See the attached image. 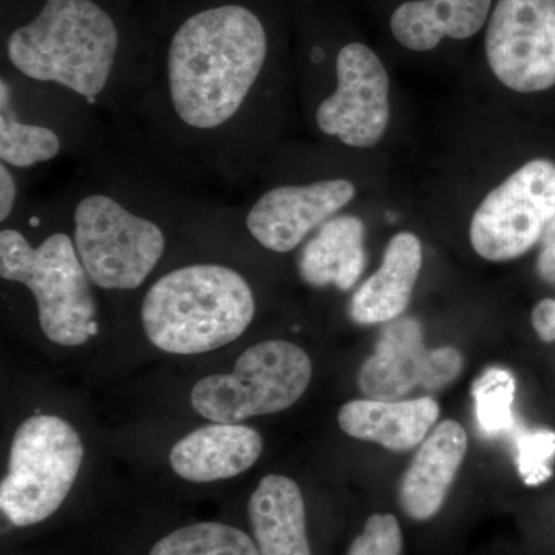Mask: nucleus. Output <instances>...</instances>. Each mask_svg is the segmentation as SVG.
Here are the masks:
<instances>
[{
    "instance_id": "nucleus-1",
    "label": "nucleus",
    "mask_w": 555,
    "mask_h": 555,
    "mask_svg": "<svg viewBox=\"0 0 555 555\" xmlns=\"http://www.w3.org/2000/svg\"><path fill=\"white\" fill-rule=\"evenodd\" d=\"M147 65L124 115L137 150L178 179L243 184L257 167L273 64L261 0H144Z\"/></svg>"
},
{
    "instance_id": "nucleus-2",
    "label": "nucleus",
    "mask_w": 555,
    "mask_h": 555,
    "mask_svg": "<svg viewBox=\"0 0 555 555\" xmlns=\"http://www.w3.org/2000/svg\"><path fill=\"white\" fill-rule=\"evenodd\" d=\"M2 69L124 115L147 65V39L127 0H0Z\"/></svg>"
},
{
    "instance_id": "nucleus-3",
    "label": "nucleus",
    "mask_w": 555,
    "mask_h": 555,
    "mask_svg": "<svg viewBox=\"0 0 555 555\" xmlns=\"http://www.w3.org/2000/svg\"><path fill=\"white\" fill-rule=\"evenodd\" d=\"M96 169L60 201L76 250L94 286L131 292L147 283L169 246V218L203 206L179 179L134 152L115 164L107 150Z\"/></svg>"
},
{
    "instance_id": "nucleus-4",
    "label": "nucleus",
    "mask_w": 555,
    "mask_h": 555,
    "mask_svg": "<svg viewBox=\"0 0 555 555\" xmlns=\"http://www.w3.org/2000/svg\"><path fill=\"white\" fill-rule=\"evenodd\" d=\"M257 297L241 270L195 261L163 273L141 302L149 341L175 356H198L236 341L254 323Z\"/></svg>"
},
{
    "instance_id": "nucleus-5",
    "label": "nucleus",
    "mask_w": 555,
    "mask_h": 555,
    "mask_svg": "<svg viewBox=\"0 0 555 555\" xmlns=\"http://www.w3.org/2000/svg\"><path fill=\"white\" fill-rule=\"evenodd\" d=\"M0 278L27 287L40 328L54 345L80 346L98 331L94 284L69 229H54L38 244L20 225L0 230Z\"/></svg>"
},
{
    "instance_id": "nucleus-6",
    "label": "nucleus",
    "mask_w": 555,
    "mask_h": 555,
    "mask_svg": "<svg viewBox=\"0 0 555 555\" xmlns=\"http://www.w3.org/2000/svg\"><path fill=\"white\" fill-rule=\"evenodd\" d=\"M98 112L75 94L0 73V163L21 173L105 150Z\"/></svg>"
},
{
    "instance_id": "nucleus-7",
    "label": "nucleus",
    "mask_w": 555,
    "mask_h": 555,
    "mask_svg": "<svg viewBox=\"0 0 555 555\" xmlns=\"http://www.w3.org/2000/svg\"><path fill=\"white\" fill-rule=\"evenodd\" d=\"M83 460L78 430L61 416L25 420L10 449L0 507L11 524L27 528L53 516L65 502Z\"/></svg>"
},
{
    "instance_id": "nucleus-8",
    "label": "nucleus",
    "mask_w": 555,
    "mask_h": 555,
    "mask_svg": "<svg viewBox=\"0 0 555 555\" xmlns=\"http://www.w3.org/2000/svg\"><path fill=\"white\" fill-rule=\"evenodd\" d=\"M310 379L312 361L301 347L269 339L248 347L230 374L199 379L190 401L211 423H241L294 406Z\"/></svg>"
},
{
    "instance_id": "nucleus-9",
    "label": "nucleus",
    "mask_w": 555,
    "mask_h": 555,
    "mask_svg": "<svg viewBox=\"0 0 555 555\" xmlns=\"http://www.w3.org/2000/svg\"><path fill=\"white\" fill-rule=\"evenodd\" d=\"M555 218V163L532 159L486 195L470 221L476 254L492 262L520 258Z\"/></svg>"
},
{
    "instance_id": "nucleus-10",
    "label": "nucleus",
    "mask_w": 555,
    "mask_h": 555,
    "mask_svg": "<svg viewBox=\"0 0 555 555\" xmlns=\"http://www.w3.org/2000/svg\"><path fill=\"white\" fill-rule=\"evenodd\" d=\"M334 73V89L313 109L317 130L346 147H375L390 120L385 65L371 47L349 42L338 50Z\"/></svg>"
},
{
    "instance_id": "nucleus-11",
    "label": "nucleus",
    "mask_w": 555,
    "mask_h": 555,
    "mask_svg": "<svg viewBox=\"0 0 555 555\" xmlns=\"http://www.w3.org/2000/svg\"><path fill=\"white\" fill-rule=\"evenodd\" d=\"M485 53L496 79L517 93L555 86V0H499Z\"/></svg>"
},
{
    "instance_id": "nucleus-12",
    "label": "nucleus",
    "mask_w": 555,
    "mask_h": 555,
    "mask_svg": "<svg viewBox=\"0 0 555 555\" xmlns=\"http://www.w3.org/2000/svg\"><path fill=\"white\" fill-rule=\"evenodd\" d=\"M357 196L347 178H323L299 184H276L241 208V224L266 250L288 254L301 246L328 219L341 214Z\"/></svg>"
},
{
    "instance_id": "nucleus-13",
    "label": "nucleus",
    "mask_w": 555,
    "mask_h": 555,
    "mask_svg": "<svg viewBox=\"0 0 555 555\" xmlns=\"http://www.w3.org/2000/svg\"><path fill=\"white\" fill-rule=\"evenodd\" d=\"M463 369L454 347L426 349L415 318H397L379 335L375 353L361 367V392L379 401L401 400L415 387L438 390L451 385Z\"/></svg>"
},
{
    "instance_id": "nucleus-14",
    "label": "nucleus",
    "mask_w": 555,
    "mask_h": 555,
    "mask_svg": "<svg viewBox=\"0 0 555 555\" xmlns=\"http://www.w3.org/2000/svg\"><path fill=\"white\" fill-rule=\"evenodd\" d=\"M466 451L465 427L455 420H444L430 430L398 489L401 509L408 517L425 521L436 516L465 462Z\"/></svg>"
},
{
    "instance_id": "nucleus-15",
    "label": "nucleus",
    "mask_w": 555,
    "mask_h": 555,
    "mask_svg": "<svg viewBox=\"0 0 555 555\" xmlns=\"http://www.w3.org/2000/svg\"><path fill=\"white\" fill-rule=\"evenodd\" d=\"M262 438L241 423H210L192 430L171 448L169 462L177 476L193 483L229 480L258 462Z\"/></svg>"
},
{
    "instance_id": "nucleus-16",
    "label": "nucleus",
    "mask_w": 555,
    "mask_h": 555,
    "mask_svg": "<svg viewBox=\"0 0 555 555\" xmlns=\"http://www.w3.org/2000/svg\"><path fill=\"white\" fill-rule=\"evenodd\" d=\"M440 406L434 398L352 400L339 409L338 425L347 436L403 452L422 444L433 430Z\"/></svg>"
},
{
    "instance_id": "nucleus-17",
    "label": "nucleus",
    "mask_w": 555,
    "mask_h": 555,
    "mask_svg": "<svg viewBox=\"0 0 555 555\" xmlns=\"http://www.w3.org/2000/svg\"><path fill=\"white\" fill-rule=\"evenodd\" d=\"M423 266V248L414 233L401 232L387 244L382 266L363 284L349 305L358 324L390 323L403 315Z\"/></svg>"
},
{
    "instance_id": "nucleus-18",
    "label": "nucleus",
    "mask_w": 555,
    "mask_h": 555,
    "mask_svg": "<svg viewBox=\"0 0 555 555\" xmlns=\"http://www.w3.org/2000/svg\"><path fill=\"white\" fill-rule=\"evenodd\" d=\"M248 518L261 555H312L301 489L284 476H266L248 502Z\"/></svg>"
},
{
    "instance_id": "nucleus-19",
    "label": "nucleus",
    "mask_w": 555,
    "mask_h": 555,
    "mask_svg": "<svg viewBox=\"0 0 555 555\" xmlns=\"http://www.w3.org/2000/svg\"><path fill=\"white\" fill-rule=\"evenodd\" d=\"M366 228L360 218L339 214L313 233L299 255L298 269L313 287L349 291L366 268Z\"/></svg>"
},
{
    "instance_id": "nucleus-20",
    "label": "nucleus",
    "mask_w": 555,
    "mask_h": 555,
    "mask_svg": "<svg viewBox=\"0 0 555 555\" xmlns=\"http://www.w3.org/2000/svg\"><path fill=\"white\" fill-rule=\"evenodd\" d=\"M492 0H411L390 17V30L400 46L412 51H430L441 40H465L476 36L488 22Z\"/></svg>"
},
{
    "instance_id": "nucleus-21",
    "label": "nucleus",
    "mask_w": 555,
    "mask_h": 555,
    "mask_svg": "<svg viewBox=\"0 0 555 555\" xmlns=\"http://www.w3.org/2000/svg\"><path fill=\"white\" fill-rule=\"evenodd\" d=\"M149 555H261L244 531L218 521L179 528L153 545Z\"/></svg>"
},
{
    "instance_id": "nucleus-22",
    "label": "nucleus",
    "mask_w": 555,
    "mask_h": 555,
    "mask_svg": "<svg viewBox=\"0 0 555 555\" xmlns=\"http://www.w3.org/2000/svg\"><path fill=\"white\" fill-rule=\"evenodd\" d=\"M516 378L506 369H488L474 385L478 427L486 436L513 429Z\"/></svg>"
},
{
    "instance_id": "nucleus-23",
    "label": "nucleus",
    "mask_w": 555,
    "mask_h": 555,
    "mask_svg": "<svg viewBox=\"0 0 555 555\" xmlns=\"http://www.w3.org/2000/svg\"><path fill=\"white\" fill-rule=\"evenodd\" d=\"M518 473L526 485H540L551 477V462L555 456L553 430H529L517 441Z\"/></svg>"
},
{
    "instance_id": "nucleus-24",
    "label": "nucleus",
    "mask_w": 555,
    "mask_h": 555,
    "mask_svg": "<svg viewBox=\"0 0 555 555\" xmlns=\"http://www.w3.org/2000/svg\"><path fill=\"white\" fill-rule=\"evenodd\" d=\"M403 550L400 524L392 514H374L353 540L347 555H400Z\"/></svg>"
},
{
    "instance_id": "nucleus-25",
    "label": "nucleus",
    "mask_w": 555,
    "mask_h": 555,
    "mask_svg": "<svg viewBox=\"0 0 555 555\" xmlns=\"http://www.w3.org/2000/svg\"><path fill=\"white\" fill-rule=\"evenodd\" d=\"M21 171L0 163V224H7L22 204Z\"/></svg>"
},
{
    "instance_id": "nucleus-26",
    "label": "nucleus",
    "mask_w": 555,
    "mask_h": 555,
    "mask_svg": "<svg viewBox=\"0 0 555 555\" xmlns=\"http://www.w3.org/2000/svg\"><path fill=\"white\" fill-rule=\"evenodd\" d=\"M532 327L545 343L555 341V299L545 298L532 310Z\"/></svg>"
},
{
    "instance_id": "nucleus-27",
    "label": "nucleus",
    "mask_w": 555,
    "mask_h": 555,
    "mask_svg": "<svg viewBox=\"0 0 555 555\" xmlns=\"http://www.w3.org/2000/svg\"><path fill=\"white\" fill-rule=\"evenodd\" d=\"M537 270L546 283L555 284V218L543 233Z\"/></svg>"
},
{
    "instance_id": "nucleus-28",
    "label": "nucleus",
    "mask_w": 555,
    "mask_h": 555,
    "mask_svg": "<svg viewBox=\"0 0 555 555\" xmlns=\"http://www.w3.org/2000/svg\"><path fill=\"white\" fill-rule=\"evenodd\" d=\"M127 2L134 3L137 0H127Z\"/></svg>"
}]
</instances>
